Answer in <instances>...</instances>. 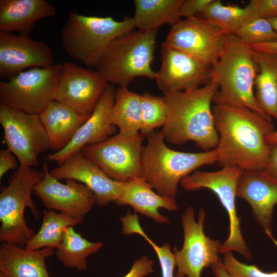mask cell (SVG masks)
Returning <instances> with one entry per match:
<instances>
[{
	"mask_svg": "<svg viewBox=\"0 0 277 277\" xmlns=\"http://www.w3.org/2000/svg\"><path fill=\"white\" fill-rule=\"evenodd\" d=\"M219 135L215 148L217 162L223 167L263 170L270 152L266 136L274 130L271 118L248 108L226 104L212 106Z\"/></svg>",
	"mask_w": 277,
	"mask_h": 277,
	"instance_id": "cell-1",
	"label": "cell"
},
{
	"mask_svg": "<svg viewBox=\"0 0 277 277\" xmlns=\"http://www.w3.org/2000/svg\"><path fill=\"white\" fill-rule=\"evenodd\" d=\"M218 89L212 78L200 88L165 94L168 114L161 131L165 141L179 145L192 141L203 151L215 149L219 137L212 103Z\"/></svg>",
	"mask_w": 277,
	"mask_h": 277,
	"instance_id": "cell-2",
	"label": "cell"
},
{
	"mask_svg": "<svg viewBox=\"0 0 277 277\" xmlns=\"http://www.w3.org/2000/svg\"><path fill=\"white\" fill-rule=\"evenodd\" d=\"M259 70L250 46L235 34H227L222 53L212 66L213 78L219 85L213 103L246 107L271 119L260 107L254 93Z\"/></svg>",
	"mask_w": 277,
	"mask_h": 277,
	"instance_id": "cell-3",
	"label": "cell"
},
{
	"mask_svg": "<svg viewBox=\"0 0 277 277\" xmlns=\"http://www.w3.org/2000/svg\"><path fill=\"white\" fill-rule=\"evenodd\" d=\"M143 157L142 177L156 192L175 199L181 180L199 167L217 162L215 149L185 152L169 148L161 131L147 136Z\"/></svg>",
	"mask_w": 277,
	"mask_h": 277,
	"instance_id": "cell-4",
	"label": "cell"
},
{
	"mask_svg": "<svg viewBox=\"0 0 277 277\" xmlns=\"http://www.w3.org/2000/svg\"><path fill=\"white\" fill-rule=\"evenodd\" d=\"M135 28L132 17L118 21L111 16L70 12L61 33L63 48L87 68H97L112 42Z\"/></svg>",
	"mask_w": 277,
	"mask_h": 277,
	"instance_id": "cell-5",
	"label": "cell"
},
{
	"mask_svg": "<svg viewBox=\"0 0 277 277\" xmlns=\"http://www.w3.org/2000/svg\"><path fill=\"white\" fill-rule=\"evenodd\" d=\"M157 31L133 30L112 42L96 68L108 84L127 87L137 77L155 79L151 64Z\"/></svg>",
	"mask_w": 277,
	"mask_h": 277,
	"instance_id": "cell-6",
	"label": "cell"
},
{
	"mask_svg": "<svg viewBox=\"0 0 277 277\" xmlns=\"http://www.w3.org/2000/svg\"><path fill=\"white\" fill-rule=\"evenodd\" d=\"M44 171L19 166L9 185L0 193V241L2 243L25 246L34 235L27 225L24 211L29 207L36 219L40 213L31 198L33 187L44 177Z\"/></svg>",
	"mask_w": 277,
	"mask_h": 277,
	"instance_id": "cell-7",
	"label": "cell"
},
{
	"mask_svg": "<svg viewBox=\"0 0 277 277\" xmlns=\"http://www.w3.org/2000/svg\"><path fill=\"white\" fill-rule=\"evenodd\" d=\"M243 170L237 167H223L218 171H195L183 179L181 186L187 191L208 189L217 197L228 215L229 234L221 245L220 253L234 251L251 260V254L243 238L240 227V218L235 206L236 188Z\"/></svg>",
	"mask_w": 277,
	"mask_h": 277,
	"instance_id": "cell-8",
	"label": "cell"
},
{
	"mask_svg": "<svg viewBox=\"0 0 277 277\" xmlns=\"http://www.w3.org/2000/svg\"><path fill=\"white\" fill-rule=\"evenodd\" d=\"M62 66L58 63L46 68H31L1 82V104L39 115L55 100Z\"/></svg>",
	"mask_w": 277,
	"mask_h": 277,
	"instance_id": "cell-9",
	"label": "cell"
},
{
	"mask_svg": "<svg viewBox=\"0 0 277 277\" xmlns=\"http://www.w3.org/2000/svg\"><path fill=\"white\" fill-rule=\"evenodd\" d=\"M144 137L141 132L134 136L118 133L80 152L112 179L127 182L142 177Z\"/></svg>",
	"mask_w": 277,
	"mask_h": 277,
	"instance_id": "cell-10",
	"label": "cell"
},
{
	"mask_svg": "<svg viewBox=\"0 0 277 277\" xmlns=\"http://www.w3.org/2000/svg\"><path fill=\"white\" fill-rule=\"evenodd\" d=\"M0 124L7 149L16 156L19 166L37 165L39 154L50 148L49 138L39 115L27 113L1 104Z\"/></svg>",
	"mask_w": 277,
	"mask_h": 277,
	"instance_id": "cell-11",
	"label": "cell"
},
{
	"mask_svg": "<svg viewBox=\"0 0 277 277\" xmlns=\"http://www.w3.org/2000/svg\"><path fill=\"white\" fill-rule=\"evenodd\" d=\"M206 214L203 208L199 213L198 220L194 218L192 207H188L183 213L182 223L184 231V243L179 250L173 248L176 266V277H201L205 268L211 266L221 260L219 258L221 244L219 241L207 236L204 230Z\"/></svg>",
	"mask_w": 277,
	"mask_h": 277,
	"instance_id": "cell-12",
	"label": "cell"
},
{
	"mask_svg": "<svg viewBox=\"0 0 277 277\" xmlns=\"http://www.w3.org/2000/svg\"><path fill=\"white\" fill-rule=\"evenodd\" d=\"M226 34L206 19L194 16L171 27L164 43L213 66L220 57Z\"/></svg>",
	"mask_w": 277,
	"mask_h": 277,
	"instance_id": "cell-13",
	"label": "cell"
},
{
	"mask_svg": "<svg viewBox=\"0 0 277 277\" xmlns=\"http://www.w3.org/2000/svg\"><path fill=\"white\" fill-rule=\"evenodd\" d=\"M161 57V68L155 80L164 95L200 88L213 78L212 66L164 42Z\"/></svg>",
	"mask_w": 277,
	"mask_h": 277,
	"instance_id": "cell-14",
	"label": "cell"
},
{
	"mask_svg": "<svg viewBox=\"0 0 277 277\" xmlns=\"http://www.w3.org/2000/svg\"><path fill=\"white\" fill-rule=\"evenodd\" d=\"M108 84L100 72L72 62L63 64L55 100L90 115Z\"/></svg>",
	"mask_w": 277,
	"mask_h": 277,
	"instance_id": "cell-15",
	"label": "cell"
},
{
	"mask_svg": "<svg viewBox=\"0 0 277 277\" xmlns=\"http://www.w3.org/2000/svg\"><path fill=\"white\" fill-rule=\"evenodd\" d=\"M45 174L33 187V192L49 210L67 214L81 223L95 203L91 191L84 184L73 180L63 184L54 178L48 170L47 163L43 165Z\"/></svg>",
	"mask_w": 277,
	"mask_h": 277,
	"instance_id": "cell-16",
	"label": "cell"
},
{
	"mask_svg": "<svg viewBox=\"0 0 277 277\" xmlns=\"http://www.w3.org/2000/svg\"><path fill=\"white\" fill-rule=\"evenodd\" d=\"M53 54L46 43L28 34L0 31V77L9 79L26 68L48 67L54 64Z\"/></svg>",
	"mask_w": 277,
	"mask_h": 277,
	"instance_id": "cell-17",
	"label": "cell"
},
{
	"mask_svg": "<svg viewBox=\"0 0 277 277\" xmlns=\"http://www.w3.org/2000/svg\"><path fill=\"white\" fill-rule=\"evenodd\" d=\"M50 173L59 181L71 179L86 185L93 193L95 204L99 206L115 203L124 184L109 177L81 152L71 155L62 165L50 170Z\"/></svg>",
	"mask_w": 277,
	"mask_h": 277,
	"instance_id": "cell-18",
	"label": "cell"
},
{
	"mask_svg": "<svg viewBox=\"0 0 277 277\" xmlns=\"http://www.w3.org/2000/svg\"><path fill=\"white\" fill-rule=\"evenodd\" d=\"M115 91L112 85H107L92 114L78 128L71 141L63 149L48 155L47 161H56L60 166L85 146L103 142L115 132L116 127L111 123L110 117Z\"/></svg>",
	"mask_w": 277,
	"mask_h": 277,
	"instance_id": "cell-19",
	"label": "cell"
},
{
	"mask_svg": "<svg viewBox=\"0 0 277 277\" xmlns=\"http://www.w3.org/2000/svg\"><path fill=\"white\" fill-rule=\"evenodd\" d=\"M236 196L250 204L255 219L277 246L272 228L273 209L277 204V181L265 170H243L238 183Z\"/></svg>",
	"mask_w": 277,
	"mask_h": 277,
	"instance_id": "cell-20",
	"label": "cell"
},
{
	"mask_svg": "<svg viewBox=\"0 0 277 277\" xmlns=\"http://www.w3.org/2000/svg\"><path fill=\"white\" fill-rule=\"evenodd\" d=\"M56 12V7L45 0H1L0 31L29 35L38 20Z\"/></svg>",
	"mask_w": 277,
	"mask_h": 277,
	"instance_id": "cell-21",
	"label": "cell"
},
{
	"mask_svg": "<svg viewBox=\"0 0 277 277\" xmlns=\"http://www.w3.org/2000/svg\"><path fill=\"white\" fill-rule=\"evenodd\" d=\"M115 204L119 206L129 205L136 212L159 223L169 222L166 216L160 213V208L175 211L178 208L175 199L155 192L143 177L124 182L121 195Z\"/></svg>",
	"mask_w": 277,
	"mask_h": 277,
	"instance_id": "cell-22",
	"label": "cell"
},
{
	"mask_svg": "<svg viewBox=\"0 0 277 277\" xmlns=\"http://www.w3.org/2000/svg\"><path fill=\"white\" fill-rule=\"evenodd\" d=\"M90 115H82L56 100L50 103L39 114L49 138L50 148L55 152L64 148Z\"/></svg>",
	"mask_w": 277,
	"mask_h": 277,
	"instance_id": "cell-23",
	"label": "cell"
},
{
	"mask_svg": "<svg viewBox=\"0 0 277 277\" xmlns=\"http://www.w3.org/2000/svg\"><path fill=\"white\" fill-rule=\"evenodd\" d=\"M55 253L52 248L28 250L2 243L0 272L8 277H50L45 260Z\"/></svg>",
	"mask_w": 277,
	"mask_h": 277,
	"instance_id": "cell-24",
	"label": "cell"
},
{
	"mask_svg": "<svg viewBox=\"0 0 277 277\" xmlns=\"http://www.w3.org/2000/svg\"><path fill=\"white\" fill-rule=\"evenodd\" d=\"M183 0H134L132 17L140 31L158 30L165 24L172 27L182 19L180 9Z\"/></svg>",
	"mask_w": 277,
	"mask_h": 277,
	"instance_id": "cell-25",
	"label": "cell"
},
{
	"mask_svg": "<svg viewBox=\"0 0 277 277\" xmlns=\"http://www.w3.org/2000/svg\"><path fill=\"white\" fill-rule=\"evenodd\" d=\"M253 53L259 68L255 98L264 113L277 120V56L254 50Z\"/></svg>",
	"mask_w": 277,
	"mask_h": 277,
	"instance_id": "cell-26",
	"label": "cell"
},
{
	"mask_svg": "<svg viewBox=\"0 0 277 277\" xmlns=\"http://www.w3.org/2000/svg\"><path fill=\"white\" fill-rule=\"evenodd\" d=\"M110 117L111 123L118 128V133L126 136L138 134L142 125L141 95L128 87L118 88Z\"/></svg>",
	"mask_w": 277,
	"mask_h": 277,
	"instance_id": "cell-27",
	"label": "cell"
},
{
	"mask_svg": "<svg viewBox=\"0 0 277 277\" xmlns=\"http://www.w3.org/2000/svg\"><path fill=\"white\" fill-rule=\"evenodd\" d=\"M197 16L209 21L226 34H235L243 25L258 18L253 0L244 7L225 5L220 0H213Z\"/></svg>",
	"mask_w": 277,
	"mask_h": 277,
	"instance_id": "cell-28",
	"label": "cell"
},
{
	"mask_svg": "<svg viewBox=\"0 0 277 277\" xmlns=\"http://www.w3.org/2000/svg\"><path fill=\"white\" fill-rule=\"evenodd\" d=\"M102 242H91L69 227L64 231L62 242L55 250V255L65 267L80 271L87 269V258L103 246Z\"/></svg>",
	"mask_w": 277,
	"mask_h": 277,
	"instance_id": "cell-29",
	"label": "cell"
},
{
	"mask_svg": "<svg viewBox=\"0 0 277 277\" xmlns=\"http://www.w3.org/2000/svg\"><path fill=\"white\" fill-rule=\"evenodd\" d=\"M81 223L73 217L54 210H44L41 226L36 233L26 243L25 248L38 250L56 249L63 239L66 229Z\"/></svg>",
	"mask_w": 277,
	"mask_h": 277,
	"instance_id": "cell-30",
	"label": "cell"
},
{
	"mask_svg": "<svg viewBox=\"0 0 277 277\" xmlns=\"http://www.w3.org/2000/svg\"><path fill=\"white\" fill-rule=\"evenodd\" d=\"M142 125L141 133L147 136L156 128L163 126L167 120L168 110L164 96L148 92L141 95Z\"/></svg>",
	"mask_w": 277,
	"mask_h": 277,
	"instance_id": "cell-31",
	"label": "cell"
},
{
	"mask_svg": "<svg viewBox=\"0 0 277 277\" xmlns=\"http://www.w3.org/2000/svg\"><path fill=\"white\" fill-rule=\"evenodd\" d=\"M235 34L247 45L277 41V34L268 19H253L240 28Z\"/></svg>",
	"mask_w": 277,
	"mask_h": 277,
	"instance_id": "cell-32",
	"label": "cell"
},
{
	"mask_svg": "<svg viewBox=\"0 0 277 277\" xmlns=\"http://www.w3.org/2000/svg\"><path fill=\"white\" fill-rule=\"evenodd\" d=\"M223 265L231 277H277V271L266 272L255 265L239 262L231 251L224 253Z\"/></svg>",
	"mask_w": 277,
	"mask_h": 277,
	"instance_id": "cell-33",
	"label": "cell"
},
{
	"mask_svg": "<svg viewBox=\"0 0 277 277\" xmlns=\"http://www.w3.org/2000/svg\"><path fill=\"white\" fill-rule=\"evenodd\" d=\"M141 236L151 246L156 254L161 269L162 277H174V270L176 266L174 255L170 246L165 243L159 246L144 232Z\"/></svg>",
	"mask_w": 277,
	"mask_h": 277,
	"instance_id": "cell-34",
	"label": "cell"
},
{
	"mask_svg": "<svg viewBox=\"0 0 277 277\" xmlns=\"http://www.w3.org/2000/svg\"><path fill=\"white\" fill-rule=\"evenodd\" d=\"M213 0H183L180 9L181 17L188 18L201 14Z\"/></svg>",
	"mask_w": 277,
	"mask_h": 277,
	"instance_id": "cell-35",
	"label": "cell"
},
{
	"mask_svg": "<svg viewBox=\"0 0 277 277\" xmlns=\"http://www.w3.org/2000/svg\"><path fill=\"white\" fill-rule=\"evenodd\" d=\"M154 262L146 256L136 260L129 271L123 277H144L154 271Z\"/></svg>",
	"mask_w": 277,
	"mask_h": 277,
	"instance_id": "cell-36",
	"label": "cell"
},
{
	"mask_svg": "<svg viewBox=\"0 0 277 277\" xmlns=\"http://www.w3.org/2000/svg\"><path fill=\"white\" fill-rule=\"evenodd\" d=\"M258 18L270 19L277 16V0H253Z\"/></svg>",
	"mask_w": 277,
	"mask_h": 277,
	"instance_id": "cell-37",
	"label": "cell"
},
{
	"mask_svg": "<svg viewBox=\"0 0 277 277\" xmlns=\"http://www.w3.org/2000/svg\"><path fill=\"white\" fill-rule=\"evenodd\" d=\"M17 168V162L14 154L8 149L0 150V179L10 170Z\"/></svg>",
	"mask_w": 277,
	"mask_h": 277,
	"instance_id": "cell-38",
	"label": "cell"
},
{
	"mask_svg": "<svg viewBox=\"0 0 277 277\" xmlns=\"http://www.w3.org/2000/svg\"><path fill=\"white\" fill-rule=\"evenodd\" d=\"M269 145L270 156L265 170L277 181V144Z\"/></svg>",
	"mask_w": 277,
	"mask_h": 277,
	"instance_id": "cell-39",
	"label": "cell"
},
{
	"mask_svg": "<svg viewBox=\"0 0 277 277\" xmlns=\"http://www.w3.org/2000/svg\"><path fill=\"white\" fill-rule=\"evenodd\" d=\"M252 50L277 56V41L249 45Z\"/></svg>",
	"mask_w": 277,
	"mask_h": 277,
	"instance_id": "cell-40",
	"label": "cell"
},
{
	"mask_svg": "<svg viewBox=\"0 0 277 277\" xmlns=\"http://www.w3.org/2000/svg\"><path fill=\"white\" fill-rule=\"evenodd\" d=\"M211 267L215 277H231L225 269L221 260Z\"/></svg>",
	"mask_w": 277,
	"mask_h": 277,
	"instance_id": "cell-41",
	"label": "cell"
},
{
	"mask_svg": "<svg viewBox=\"0 0 277 277\" xmlns=\"http://www.w3.org/2000/svg\"><path fill=\"white\" fill-rule=\"evenodd\" d=\"M266 141L269 145L277 144V130H274L269 133L266 136Z\"/></svg>",
	"mask_w": 277,
	"mask_h": 277,
	"instance_id": "cell-42",
	"label": "cell"
},
{
	"mask_svg": "<svg viewBox=\"0 0 277 277\" xmlns=\"http://www.w3.org/2000/svg\"><path fill=\"white\" fill-rule=\"evenodd\" d=\"M268 19L271 23L274 30L277 34V16Z\"/></svg>",
	"mask_w": 277,
	"mask_h": 277,
	"instance_id": "cell-43",
	"label": "cell"
},
{
	"mask_svg": "<svg viewBox=\"0 0 277 277\" xmlns=\"http://www.w3.org/2000/svg\"><path fill=\"white\" fill-rule=\"evenodd\" d=\"M0 277H8L7 276H6L5 274H4L3 273L0 272Z\"/></svg>",
	"mask_w": 277,
	"mask_h": 277,
	"instance_id": "cell-44",
	"label": "cell"
}]
</instances>
